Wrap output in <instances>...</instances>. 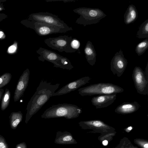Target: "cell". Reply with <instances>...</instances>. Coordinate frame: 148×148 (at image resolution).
Masks as SVG:
<instances>
[{"mask_svg": "<svg viewBox=\"0 0 148 148\" xmlns=\"http://www.w3.org/2000/svg\"><path fill=\"white\" fill-rule=\"evenodd\" d=\"M20 23L25 27L34 29L39 36H43L53 34L65 33L69 31L66 29L37 21H31L27 19L21 20Z\"/></svg>", "mask_w": 148, "mask_h": 148, "instance_id": "cell-5", "label": "cell"}, {"mask_svg": "<svg viewBox=\"0 0 148 148\" xmlns=\"http://www.w3.org/2000/svg\"><path fill=\"white\" fill-rule=\"evenodd\" d=\"M60 84H51L46 80H42L27 105L25 123L36 113L52 96L58 88Z\"/></svg>", "mask_w": 148, "mask_h": 148, "instance_id": "cell-1", "label": "cell"}, {"mask_svg": "<svg viewBox=\"0 0 148 148\" xmlns=\"http://www.w3.org/2000/svg\"><path fill=\"white\" fill-rule=\"evenodd\" d=\"M138 17L136 7L133 4L129 5L124 15V22L127 25L134 23Z\"/></svg>", "mask_w": 148, "mask_h": 148, "instance_id": "cell-16", "label": "cell"}, {"mask_svg": "<svg viewBox=\"0 0 148 148\" xmlns=\"http://www.w3.org/2000/svg\"><path fill=\"white\" fill-rule=\"evenodd\" d=\"M73 11L80 15L75 23L84 26L97 23L106 16L102 10L98 8L80 7Z\"/></svg>", "mask_w": 148, "mask_h": 148, "instance_id": "cell-4", "label": "cell"}, {"mask_svg": "<svg viewBox=\"0 0 148 148\" xmlns=\"http://www.w3.org/2000/svg\"><path fill=\"white\" fill-rule=\"evenodd\" d=\"M4 90L3 89L0 88V101L3 97Z\"/></svg>", "mask_w": 148, "mask_h": 148, "instance_id": "cell-31", "label": "cell"}, {"mask_svg": "<svg viewBox=\"0 0 148 148\" xmlns=\"http://www.w3.org/2000/svg\"><path fill=\"white\" fill-rule=\"evenodd\" d=\"M87 61L91 66H94L96 61V53L92 42L88 41L84 49Z\"/></svg>", "mask_w": 148, "mask_h": 148, "instance_id": "cell-15", "label": "cell"}, {"mask_svg": "<svg viewBox=\"0 0 148 148\" xmlns=\"http://www.w3.org/2000/svg\"><path fill=\"white\" fill-rule=\"evenodd\" d=\"M17 43L14 42L13 44L9 47L7 50V53L10 54H14L16 53L17 49Z\"/></svg>", "mask_w": 148, "mask_h": 148, "instance_id": "cell-24", "label": "cell"}, {"mask_svg": "<svg viewBox=\"0 0 148 148\" xmlns=\"http://www.w3.org/2000/svg\"><path fill=\"white\" fill-rule=\"evenodd\" d=\"M29 75V70L27 68L20 76L14 93L13 98L14 102L18 101L23 95L28 85Z\"/></svg>", "mask_w": 148, "mask_h": 148, "instance_id": "cell-11", "label": "cell"}, {"mask_svg": "<svg viewBox=\"0 0 148 148\" xmlns=\"http://www.w3.org/2000/svg\"><path fill=\"white\" fill-rule=\"evenodd\" d=\"M12 77L11 74L9 73H6L0 76V88L8 84Z\"/></svg>", "mask_w": 148, "mask_h": 148, "instance_id": "cell-22", "label": "cell"}, {"mask_svg": "<svg viewBox=\"0 0 148 148\" xmlns=\"http://www.w3.org/2000/svg\"><path fill=\"white\" fill-rule=\"evenodd\" d=\"M6 1V0H0V3H3Z\"/></svg>", "mask_w": 148, "mask_h": 148, "instance_id": "cell-35", "label": "cell"}, {"mask_svg": "<svg viewBox=\"0 0 148 148\" xmlns=\"http://www.w3.org/2000/svg\"><path fill=\"white\" fill-rule=\"evenodd\" d=\"M81 96L105 94H117L123 92V88L109 83H100L92 84L78 90Z\"/></svg>", "mask_w": 148, "mask_h": 148, "instance_id": "cell-3", "label": "cell"}, {"mask_svg": "<svg viewBox=\"0 0 148 148\" xmlns=\"http://www.w3.org/2000/svg\"><path fill=\"white\" fill-rule=\"evenodd\" d=\"M148 48V38L138 43L136 46L135 51L138 56H140L144 53Z\"/></svg>", "mask_w": 148, "mask_h": 148, "instance_id": "cell-21", "label": "cell"}, {"mask_svg": "<svg viewBox=\"0 0 148 148\" xmlns=\"http://www.w3.org/2000/svg\"><path fill=\"white\" fill-rule=\"evenodd\" d=\"M54 67L60 68L63 69L70 70L73 68L69 60L67 58L62 56V58L56 62Z\"/></svg>", "mask_w": 148, "mask_h": 148, "instance_id": "cell-18", "label": "cell"}, {"mask_svg": "<svg viewBox=\"0 0 148 148\" xmlns=\"http://www.w3.org/2000/svg\"><path fill=\"white\" fill-rule=\"evenodd\" d=\"M15 148H27V147L25 142H22L17 144Z\"/></svg>", "mask_w": 148, "mask_h": 148, "instance_id": "cell-27", "label": "cell"}, {"mask_svg": "<svg viewBox=\"0 0 148 148\" xmlns=\"http://www.w3.org/2000/svg\"><path fill=\"white\" fill-rule=\"evenodd\" d=\"M9 118L11 128L13 130H15L22 121L23 114L21 111L14 112L11 113Z\"/></svg>", "mask_w": 148, "mask_h": 148, "instance_id": "cell-17", "label": "cell"}, {"mask_svg": "<svg viewBox=\"0 0 148 148\" xmlns=\"http://www.w3.org/2000/svg\"><path fill=\"white\" fill-rule=\"evenodd\" d=\"M103 144L105 146H106L108 144V141L107 140H105L102 142Z\"/></svg>", "mask_w": 148, "mask_h": 148, "instance_id": "cell-33", "label": "cell"}, {"mask_svg": "<svg viewBox=\"0 0 148 148\" xmlns=\"http://www.w3.org/2000/svg\"><path fill=\"white\" fill-rule=\"evenodd\" d=\"M8 17V16L5 14L0 13V22L5 19Z\"/></svg>", "mask_w": 148, "mask_h": 148, "instance_id": "cell-29", "label": "cell"}, {"mask_svg": "<svg viewBox=\"0 0 148 148\" xmlns=\"http://www.w3.org/2000/svg\"><path fill=\"white\" fill-rule=\"evenodd\" d=\"M132 76L137 92L141 95H148V78L145 72L140 67L136 66L133 70Z\"/></svg>", "mask_w": 148, "mask_h": 148, "instance_id": "cell-8", "label": "cell"}, {"mask_svg": "<svg viewBox=\"0 0 148 148\" xmlns=\"http://www.w3.org/2000/svg\"><path fill=\"white\" fill-rule=\"evenodd\" d=\"M6 36L3 30L0 29V40H3L5 39Z\"/></svg>", "mask_w": 148, "mask_h": 148, "instance_id": "cell-28", "label": "cell"}, {"mask_svg": "<svg viewBox=\"0 0 148 148\" xmlns=\"http://www.w3.org/2000/svg\"><path fill=\"white\" fill-rule=\"evenodd\" d=\"M90 79L91 78L90 77L86 76L71 82L55 92L53 96L66 94L74 91L82 86L89 83Z\"/></svg>", "mask_w": 148, "mask_h": 148, "instance_id": "cell-10", "label": "cell"}, {"mask_svg": "<svg viewBox=\"0 0 148 148\" xmlns=\"http://www.w3.org/2000/svg\"><path fill=\"white\" fill-rule=\"evenodd\" d=\"M27 19L31 21H37L46 23L60 28L65 29L69 31L73 30L57 16L47 12L33 13L30 14Z\"/></svg>", "mask_w": 148, "mask_h": 148, "instance_id": "cell-6", "label": "cell"}, {"mask_svg": "<svg viewBox=\"0 0 148 148\" xmlns=\"http://www.w3.org/2000/svg\"><path fill=\"white\" fill-rule=\"evenodd\" d=\"M148 144L147 143L145 144L144 145V148H148Z\"/></svg>", "mask_w": 148, "mask_h": 148, "instance_id": "cell-34", "label": "cell"}, {"mask_svg": "<svg viewBox=\"0 0 148 148\" xmlns=\"http://www.w3.org/2000/svg\"><path fill=\"white\" fill-rule=\"evenodd\" d=\"M72 39L71 36L65 35L49 38L45 40L44 42L49 47L59 52L73 53V52L70 47Z\"/></svg>", "mask_w": 148, "mask_h": 148, "instance_id": "cell-7", "label": "cell"}, {"mask_svg": "<svg viewBox=\"0 0 148 148\" xmlns=\"http://www.w3.org/2000/svg\"><path fill=\"white\" fill-rule=\"evenodd\" d=\"M80 46V42L78 39L72 38L70 43V47L73 53L76 52L79 54L81 53L79 50Z\"/></svg>", "mask_w": 148, "mask_h": 148, "instance_id": "cell-23", "label": "cell"}, {"mask_svg": "<svg viewBox=\"0 0 148 148\" xmlns=\"http://www.w3.org/2000/svg\"><path fill=\"white\" fill-rule=\"evenodd\" d=\"M136 36L139 38H148V19L139 27Z\"/></svg>", "mask_w": 148, "mask_h": 148, "instance_id": "cell-19", "label": "cell"}, {"mask_svg": "<svg viewBox=\"0 0 148 148\" xmlns=\"http://www.w3.org/2000/svg\"><path fill=\"white\" fill-rule=\"evenodd\" d=\"M0 148H9L8 145L4 137L0 135Z\"/></svg>", "mask_w": 148, "mask_h": 148, "instance_id": "cell-25", "label": "cell"}, {"mask_svg": "<svg viewBox=\"0 0 148 148\" xmlns=\"http://www.w3.org/2000/svg\"><path fill=\"white\" fill-rule=\"evenodd\" d=\"M132 128L131 127H129L128 128V130H132Z\"/></svg>", "mask_w": 148, "mask_h": 148, "instance_id": "cell-36", "label": "cell"}, {"mask_svg": "<svg viewBox=\"0 0 148 148\" xmlns=\"http://www.w3.org/2000/svg\"><path fill=\"white\" fill-rule=\"evenodd\" d=\"M75 0H47L46 1L47 2H50L52 1H63L64 3L74 2Z\"/></svg>", "mask_w": 148, "mask_h": 148, "instance_id": "cell-26", "label": "cell"}, {"mask_svg": "<svg viewBox=\"0 0 148 148\" xmlns=\"http://www.w3.org/2000/svg\"><path fill=\"white\" fill-rule=\"evenodd\" d=\"M5 10V8L3 3H0V12Z\"/></svg>", "mask_w": 148, "mask_h": 148, "instance_id": "cell-32", "label": "cell"}, {"mask_svg": "<svg viewBox=\"0 0 148 148\" xmlns=\"http://www.w3.org/2000/svg\"><path fill=\"white\" fill-rule=\"evenodd\" d=\"M116 98V94L99 95L92 98L91 102L96 109L104 108L112 103Z\"/></svg>", "mask_w": 148, "mask_h": 148, "instance_id": "cell-12", "label": "cell"}, {"mask_svg": "<svg viewBox=\"0 0 148 148\" xmlns=\"http://www.w3.org/2000/svg\"><path fill=\"white\" fill-rule=\"evenodd\" d=\"M72 139V137L70 136H67L64 137L63 140L64 141H69Z\"/></svg>", "mask_w": 148, "mask_h": 148, "instance_id": "cell-30", "label": "cell"}, {"mask_svg": "<svg viewBox=\"0 0 148 148\" xmlns=\"http://www.w3.org/2000/svg\"><path fill=\"white\" fill-rule=\"evenodd\" d=\"M140 107L139 104L136 101L124 102L118 106L115 110V112L122 114H131L138 110Z\"/></svg>", "mask_w": 148, "mask_h": 148, "instance_id": "cell-14", "label": "cell"}, {"mask_svg": "<svg viewBox=\"0 0 148 148\" xmlns=\"http://www.w3.org/2000/svg\"><path fill=\"white\" fill-rule=\"evenodd\" d=\"M36 53L39 55L38 60L44 62L45 61L50 62L55 65L56 62L61 59L63 56L52 51L41 47L36 51Z\"/></svg>", "mask_w": 148, "mask_h": 148, "instance_id": "cell-13", "label": "cell"}, {"mask_svg": "<svg viewBox=\"0 0 148 148\" xmlns=\"http://www.w3.org/2000/svg\"><path fill=\"white\" fill-rule=\"evenodd\" d=\"M11 93L8 88L5 90L2 98L1 104V109L2 111L5 110L8 107L10 103Z\"/></svg>", "mask_w": 148, "mask_h": 148, "instance_id": "cell-20", "label": "cell"}, {"mask_svg": "<svg viewBox=\"0 0 148 148\" xmlns=\"http://www.w3.org/2000/svg\"><path fill=\"white\" fill-rule=\"evenodd\" d=\"M82 112V109L76 105L64 103L52 106L41 116L45 119L64 117L71 119L77 117Z\"/></svg>", "mask_w": 148, "mask_h": 148, "instance_id": "cell-2", "label": "cell"}, {"mask_svg": "<svg viewBox=\"0 0 148 148\" xmlns=\"http://www.w3.org/2000/svg\"><path fill=\"white\" fill-rule=\"evenodd\" d=\"M128 63L125 58L123 52L120 49L116 52L112 59L110 63V69L114 75L118 77L121 76L124 72Z\"/></svg>", "mask_w": 148, "mask_h": 148, "instance_id": "cell-9", "label": "cell"}]
</instances>
